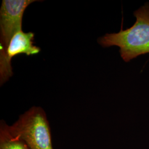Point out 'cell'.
Listing matches in <instances>:
<instances>
[{
    "label": "cell",
    "instance_id": "277c9868",
    "mask_svg": "<svg viewBox=\"0 0 149 149\" xmlns=\"http://www.w3.org/2000/svg\"><path fill=\"white\" fill-rule=\"evenodd\" d=\"M34 33L23 32L21 30L14 35L7 49V59L11 64L12 59L19 54L32 56L39 53L40 48L34 45Z\"/></svg>",
    "mask_w": 149,
    "mask_h": 149
},
{
    "label": "cell",
    "instance_id": "7a4b0ae2",
    "mask_svg": "<svg viewBox=\"0 0 149 149\" xmlns=\"http://www.w3.org/2000/svg\"><path fill=\"white\" fill-rule=\"evenodd\" d=\"M35 0H3L0 9V84L3 85L13 75L7 59V49L12 38L22 30L24 11Z\"/></svg>",
    "mask_w": 149,
    "mask_h": 149
},
{
    "label": "cell",
    "instance_id": "3957f363",
    "mask_svg": "<svg viewBox=\"0 0 149 149\" xmlns=\"http://www.w3.org/2000/svg\"><path fill=\"white\" fill-rule=\"evenodd\" d=\"M8 129L13 136L21 139L30 149H54L47 116L40 107L31 108Z\"/></svg>",
    "mask_w": 149,
    "mask_h": 149
},
{
    "label": "cell",
    "instance_id": "6da1fadb",
    "mask_svg": "<svg viewBox=\"0 0 149 149\" xmlns=\"http://www.w3.org/2000/svg\"><path fill=\"white\" fill-rule=\"evenodd\" d=\"M136 22L132 27L117 33H107L98 39L102 47L117 46L123 60L129 62L139 55L149 53V3L134 12Z\"/></svg>",
    "mask_w": 149,
    "mask_h": 149
},
{
    "label": "cell",
    "instance_id": "5b68a950",
    "mask_svg": "<svg viewBox=\"0 0 149 149\" xmlns=\"http://www.w3.org/2000/svg\"><path fill=\"white\" fill-rule=\"evenodd\" d=\"M8 125L4 121L0 123V149H30L21 139L13 136Z\"/></svg>",
    "mask_w": 149,
    "mask_h": 149
}]
</instances>
